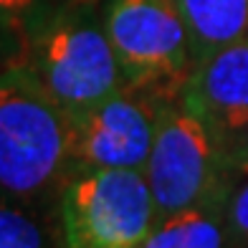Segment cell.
Returning <instances> with one entry per match:
<instances>
[{
	"label": "cell",
	"mask_w": 248,
	"mask_h": 248,
	"mask_svg": "<svg viewBox=\"0 0 248 248\" xmlns=\"http://www.w3.org/2000/svg\"><path fill=\"white\" fill-rule=\"evenodd\" d=\"M165 99L170 96L122 86L96 107L69 117L71 167L144 170L155 144L157 114Z\"/></svg>",
	"instance_id": "8992f818"
},
{
	"label": "cell",
	"mask_w": 248,
	"mask_h": 248,
	"mask_svg": "<svg viewBox=\"0 0 248 248\" xmlns=\"http://www.w3.org/2000/svg\"><path fill=\"white\" fill-rule=\"evenodd\" d=\"M101 20L127 86L175 96L195 69L177 0H104Z\"/></svg>",
	"instance_id": "5b68a950"
},
{
	"label": "cell",
	"mask_w": 248,
	"mask_h": 248,
	"mask_svg": "<svg viewBox=\"0 0 248 248\" xmlns=\"http://www.w3.org/2000/svg\"><path fill=\"white\" fill-rule=\"evenodd\" d=\"M157 220L144 170L71 167L61 183L63 248H140Z\"/></svg>",
	"instance_id": "3957f363"
},
{
	"label": "cell",
	"mask_w": 248,
	"mask_h": 248,
	"mask_svg": "<svg viewBox=\"0 0 248 248\" xmlns=\"http://www.w3.org/2000/svg\"><path fill=\"white\" fill-rule=\"evenodd\" d=\"M225 193L160 218L140 248H231L223 213Z\"/></svg>",
	"instance_id": "ba28073f"
},
{
	"label": "cell",
	"mask_w": 248,
	"mask_h": 248,
	"mask_svg": "<svg viewBox=\"0 0 248 248\" xmlns=\"http://www.w3.org/2000/svg\"><path fill=\"white\" fill-rule=\"evenodd\" d=\"M228 160H231V165L235 167V170L248 172V127L243 129L241 137L233 142V147L228 152Z\"/></svg>",
	"instance_id": "4fadbf2b"
},
{
	"label": "cell",
	"mask_w": 248,
	"mask_h": 248,
	"mask_svg": "<svg viewBox=\"0 0 248 248\" xmlns=\"http://www.w3.org/2000/svg\"><path fill=\"white\" fill-rule=\"evenodd\" d=\"M193 43L195 63L248 36V0H177Z\"/></svg>",
	"instance_id": "9c48e42d"
},
{
	"label": "cell",
	"mask_w": 248,
	"mask_h": 248,
	"mask_svg": "<svg viewBox=\"0 0 248 248\" xmlns=\"http://www.w3.org/2000/svg\"><path fill=\"white\" fill-rule=\"evenodd\" d=\"M144 175L155 195L157 216L165 218L225 193L235 167L210 124L177 92L160 104Z\"/></svg>",
	"instance_id": "277c9868"
},
{
	"label": "cell",
	"mask_w": 248,
	"mask_h": 248,
	"mask_svg": "<svg viewBox=\"0 0 248 248\" xmlns=\"http://www.w3.org/2000/svg\"><path fill=\"white\" fill-rule=\"evenodd\" d=\"M56 8L51 0H0V31L26 46Z\"/></svg>",
	"instance_id": "8fae6325"
},
{
	"label": "cell",
	"mask_w": 248,
	"mask_h": 248,
	"mask_svg": "<svg viewBox=\"0 0 248 248\" xmlns=\"http://www.w3.org/2000/svg\"><path fill=\"white\" fill-rule=\"evenodd\" d=\"M0 248H48L41 218L28 200L0 193Z\"/></svg>",
	"instance_id": "30bf717a"
},
{
	"label": "cell",
	"mask_w": 248,
	"mask_h": 248,
	"mask_svg": "<svg viewBox=\"0 0 248 248\" xmlns=\"http://www.w3.org/2000/svg\"><path fill=\"white\" fill-rule=\"evenodd\" d=\"M71 172L69 114L20 61L0 69V193L36 200Z\"/></svg>",
	"instance_id": "7a4b0ae2"
},
{
	"label": "cell",
	"mask_w": 248,
	"mask_h": 248,
	"mask_svg": "<svg viewBox=\"0 0 248 248\" xmlns=\"http://www.w3.org/2000/svg\"><path fill=\"white\" fill-rule=\"evenodd\" d=\"M0 69H3V66H0Z\"/></svg>",
	"instance_id": "5bb4252c"
},
{
	"label": "cell",
	"mask_w": 248,
	"mask_h": 248,
	"mask_svg": "<svg viewBox=\"0 0 248 248\" xmlns=\"http://www.w3.org/2000/svg\"><path fill=\"white\" fill-rule=\"evenodd\" d=\"M180 94L210 124L225 152H231L248 127V36L198 61Z\"/></svg>",
	"instance_id": "52a82bcc"
},
{
	"label": "cell",
	"mask_w": 248,
	"mask_h": 248,
	"mask_svg": "<svg viewBox=\"0 0 248 248\" xmlns=\"http://www.w3.org/2000/svg\"><path fill=\"white\" fill-rule=\"evenodd\" d=\"M20 63L66 114H81L127 86L94 0H66L23 46Z\"/></svg>",
	"instance_id": "6da1fadb"
},
{
	"label": "cell",
	"mask_w": 248,
	"mask_h": 248,
	"mask_svg": "<svg viewBox=\"0 0 248 248\" xmlns=\"http://www.w3.org/2000/svg\"><path fill=\"white\" fill-rule=\"evenodd\" d=\"M231 248H248V172L235 170L223 202Z\"/></svg>",
	"instance_id": "7c38bea8"
}]
</instances>
